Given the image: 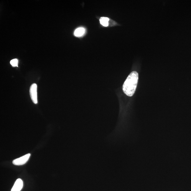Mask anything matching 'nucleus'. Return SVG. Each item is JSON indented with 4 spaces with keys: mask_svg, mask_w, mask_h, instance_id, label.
Masks as SVG:
<instances>
[{
    "mask_svg": "<svg viewBox=\"0 0 191 191\" xmlns=\"http://www.w3.org/2000/svg\"><path fill=\"white\" fill-rule=\"evenodd\" d=\"M109 19L107 17H102L101 18L100 21L101 24L104 27H107L108 25V22Z\"/></svg>",
    "mask_w": 191,
    "mask_h": 191,
    "instance_id": "6",
    "label": "nucleus"
},
{
    "mask_svg": "<svg viewBox=\"0 0 191 191\" xmlns=\"http://www.w3.org/2000/svg\"><path fill=\"white\" fill-rule=\"evenodd\" d=\"M37 85L36 84H33L30 86V94L32 100L34 104L38 103Z\"/></svg>",
    "mask_w": 191,
    "mask_h": 191,
    "instance_id": "2",
    "label": "nucleus"
},
{
    "mask_svg": "<svg viewBox=\"0 0 191 191\" xmlns=\"http://www.w3.org/2000/svg\"><path fill=\"white\" fill-rule=\"evenodd\" d=\"M138 80V73L133 71L130 74L123 86V91L126 95L131 97L134 95L137 87Z\"/></svg>",
    "mask_w": 191,
    "mask_h": 191,
    "instance_id": "1",
    "label": "nucleus"
},
{
    "mask_svg": "<svg viewBox=\"0 0 191 191\" xmlns=\"http://www.w3.org/2000/svg\"><path fill=\"white\" fill-rule=\"evenodd\" d=\"M10 63L13 67H17L18 60L17 59H13L11 61Z\"/></svg>",
    "mask_w": 191,
    "mask_h": 191,
    "instance_id": "7",
    "label": "nucleus"
},
{
    "mask_svg": "<svg viewBox=\"0 0 191 191\" xmlns=\"http://www.w3.org/2000/svg\"><path fill=\"white\" fill-rule=\"evenodd\" d=\"M85 29L83 28L80 27L76 29L75 32L74 34L76 37H80L84 34Z\"/></svg>",
    "mask_w": 191,
    "mask_h": 191,
    "instance_id": "5",
    "label": "nucleus"
},
{
    "mask_svg": "<svg viewBox=\"0 0 191 191\" xmlns=\"http://www.w3.org/2000/svg\"><path fill=\"white\" fill-rule=\"evenodd\" d=\"M23 186V183L21 179H18L15 182L11 191H20Z\"/></svg>",
    "mask_w": 191,
    "mask_h": 191,
    "instance_id": "4",
    "label": "nucleus"
},
{
    "mask_svg": "<svg viewBox=\"0 0 191 191\" xmlns=\"http://www.w3.org/2000/svg\"><path fill=\"white\" fill-rule=\"evenodd\" d=\"M30 156V154H27L23 156L14 160L12 161V163L14 165L17 166L24 165L28 161Z\"/></svg>",
    "mask_w": 191,
    "mask_h": 191,
    "instance_id": "3",
    "label": "nucleus"
}]
</instances>
